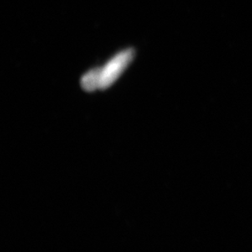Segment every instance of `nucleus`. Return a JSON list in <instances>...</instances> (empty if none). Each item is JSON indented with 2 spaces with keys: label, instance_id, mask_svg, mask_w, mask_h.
I'll return each instance as SVG.
<instances>
[{
  "label": "nucleus",
  "instance_id": "f257e3e1",
  "mask_svg": "<svg viewBox=\"0 0 252 252\" xmlns=\"http://www.w3.org/2000/svg\"><path fill=\"white\" fill-rule=\"evenodd\" d=\"M134 54L135 53L132 49L122 51L114 56L112 59H110L105 66L100 68L101 74L100 89L105 90L116 81L124 69L131 63Z\"/></svg>",
  "mask_w": 252,
  "mask_h": 252
},
{
  "label": "nucleus",
  "instance_id": "f03ea898",
  "mask_svg": "<svg viewBox=\"0 0 252 252\" xmlns=\"http://www.w3.org/2000/svg\"><path fill=\"white\" fill-rule=\"evenodd\" d=\"M100 68L91 69L87 74H84L81 79L82 88L84 90L92 92L100 88Z\"/></svg>",
  "mask_w": 252,
  "mask_h": 252
}]
</instances>
